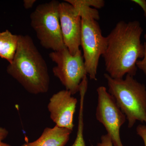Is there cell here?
<instances>
[{"label": "cell", "mask_w": 146, "mask_h": 146, "mask_svg": "<svg viewBox=\"0 0 146 146\" xmlns=\"http://www.w3.org/2000/svg\"><path fill=\"white\" fill-rule=\"evenodd\" d=\"M143 32L138 21H120L106 36L107 48L102 56L106 70L111 78L136 75V62L144 56V45L141 41Z\"/></svg>", "instance_id": "1"}, {"label": "cell", "mask_w": 146, "mask_h": 146, "mask_svg": "<svg viewBox=\"0 0 146 146\" xmlns=\"http://www.w3.org/2000/svg\"><path fill=\"white\" fill-rule=\"evenodd\" d=\"M7 72L30 94L38 95L49 91L50 78L46 63L28 35H19L15 55Z\"/></svg>", "instance_id": "2"}, {"label": "cell", "mask_w": 146, "mask_h": 146, "mask_svg": "<svg viewBox=\"0 0 146 146\" xmlns=\"http://www.w3.org/2000/svg\"><path fill=\"white\" fill-rule=\"evenodd\" d=\"M108 92L115 99L125 115L128 127H133L137 121L146 125V88L134 77L126 75L125 78H113L104 74Z\"/></svg>", "instance_id": "3"}, {"label": "cell", "mask_w": 146, "mask_h": 146, "mask_svg": "<svg viewBox=\"0 0 146 146\" xmlns=\"http://www.w3.org/2000/svg\"><path fill=\"white\" fill-rule=\"evenodd\" d=\"M74 7L78 9L81 18L80 46L86 73L90 79L96 80L100 58L106 49L107 38L103 35L97 22L100 16L97 9L87 7Z\"/></svg>", "instance_id": "4"}, {"label": "cell", "mask_w": 146, "mask_h": 146, "mask_svg": "<svg viewBox=\"0 0 146 146\" xmlns=\"http://www.w3.org/2000/svg\"><path fill=\"white\" fill-rule=\"evenodd\" d=\"M60 2L52 0L36 7L30 15L31 25L40 44L47 49L58 51L66 48L61 33L59 17Z\"/></svg>", "instance_id": "5"}, {"label": "cell", "mask_w": 146, "mask_h": 146, "mask_svg": "<svg viewBox=\"0 0 146 146\" xmlns=\"http://www.w3.org/2000/svg\"><path fill=\"white\" fill-rule=\"evenodd\" d=\"M49 56L56 64L52 69L54 75L59 80L65 89L72 95L79 92L82 81L87 75L81 50L72 55L65 48L52 52Z\"/></svg>", "instance_id": "6"}, {"label": "cell", "mask_w": 146, "mask_h": 146, "mask_svg": "<svg viewBox=\"0 0 146 146\" xmlns=\"http://www.w3.org/2000/svg\"><path fill=\"white\" fill-rule=\"evenodd\" d=\"M97 92V120L105 128L107 134L111 138L113 146H123L120 133L121 127L127 120L125 115L105 87L99 86Z\"/></svg>", "instance_id": "7"}, {"label": "cell", "mask_w": 146, "mask_h": 146, "mask_svg": "<svg viewBox=\"0 0 146 146\" xmlns=\"http://www.w3.org/2000/svg\"><path fill=\"white\" fill-rule=\"evenodd\" d=\"M59 17L64 44L71 54H75L80 50L82 25L79 12L64 1L59 4Z\"/></svg>", "instance_id": "8"}, {"label": "cell", "mask_w": 146, "mask_h": 146, "mask_svg": "<svg viewBox=\"0 0 146 146\" xmlns=\"http://www.w3.org/2000/svg\"><path fill=\"white\" fill-rule=\"evenodd\" d=\"M68 90H61L53 95L48 104L51 119L58 127L73 131V118L77 100Z\"/></svg>", "instance_id": "9"}, {"label": "cell", "mask_w": 146, "mask_h": 146, "mask_svg": "<svg viewBox=\"0 0 146 146\" xmlns=\"http://www.w3.org/2000/svg\"><path fill=\"white\" fill-rule=\"evenodd\" d=\"M72 132L70 129L56 125L52 128L46 127L38 139L21 146H65Z\"/></svg>", "instance_id": "10"}, {"label": "cell", "mask_w": 146, "mask_h": 146, "mask_svg": "<svg viewBox=\"0 0 146 146\" xmlns=\"http://www.w3.org/2000/svg\"><path fill=\"white\" fill-rule=\"evenodd\" d=\"M19 35L12 34L9 31L0 33V57L6 59L10 63L16 53Z\"/></svg>", "instance_id": "11"}, {"label": "cell", "mask_w": 146, "mask_h": 146, "mask_svg": "<svg viewBox=\"0 0 146 146\" xmlns=\"http://www.w3.org/2000/svg\"><path fill=\"white\" fill-rule=\"evenodd\" d=\"M74 7L84 6L101 9L105 5L103 0H65Z\"/></svg>", "instance_id": "12"}, {"label": "cell", "mask_w": 146, "mask_h": 146, "mask_svg": "<svg viewBox=\"0 0 146 146\" xmlns=\"http://www.w3.org/2000/svg\"><path fill=\"white\" fill-rule=\"evenodd\" d=\"M84 110H79L78 126L77 131L76 137L74 143L71 146H86L84 138Z\"/></svg>", "instance_id": "13"}, {"label": "cell", "mask_w": 146, "mask_h": 146, "mask_svg": "<svg viewBox=\"0 0 146 146\" xmlns=\"http://www.w3.org/2000/svg\"><path fill=\"white\" fill-rule=\"evenodd\" d=\"M145 42H144V54L143 58L141 60H137L136 65L137 68L143 72L146 76V34L144 35Z\"/></svg>", "instance_id": "14"}, {"label": "cell", "mask_w": 146, "mask_h": 146, "mask_svg": "<svg viewBox=\"0 0 146 146\" xmlns=\"http://www.w3.org/2000/svg\"><path fill=\"white\" fill-rule=\"evenodd\" d=\"M136 133L143 139L146 146V125H145L140 124L138 125L136 129Z\"/></svg>", "instance_id": "15"}, {"label": "cell", "mask_w": 146, "mask_h": 146, "mask_svg": "<svg viewBox=\"0 0 146 146\" xmlns=\"http://www.w3.org/2000/svg\"><path fill=\"white\" fill-rule=\"evenodd\" d=\"M8 134V131L5 128L0 126V146H11L9 144L3 142Z\"/></svg>", "instance_id": "16"}, {"label": "cell", "mask_w": 146, "mask_h": 146, "mask_svg": "<svg viewBox=\"0 0 146 146\" xmlns=\"http://www.w3.org/2000/svg\"><path fill=\"white\" fill-rule=\"evenodd\" d=\"M97 146H113L111 138L108 134L104 135L101 138V142L98 143Z\"/></svg>", "instance_id": "17"}, {"label": "cell", "mask_w": 146, "mask_h": 146, "mask_svg": "<svg viewBox=\"0 0 146 146\" xmlns=\"http://www.w3.org/2000/svg\"><path fill=\"white\" fill-rule=\"evenodd\" d=\"M131 1L137 4L142 8L146 20V1L145 0H132Z\"/></svg>", "instance_id": "18"}, {"label": "cell", "mask_w": 146, "mask_h": 146, "mask_svg": "<svg viewBox=\"0 0 146 146\" xmlns=\"http://www.w3.org/2000/svg\"><path fill=\"white\" fill-rule=\"evenodd\" d=\"M36 1V0H24L23 1L24 7L26 9H29L33 6Z\"/></svg>", "instance_id": "19"}]
</instances>
